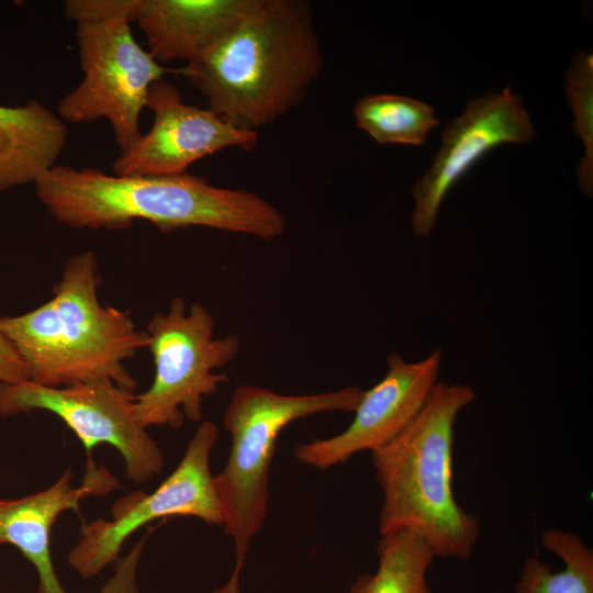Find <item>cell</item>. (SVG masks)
I'll return each instance as SVG.
<instances>
[{"instance_id":"6da1fadb","label":"cell","mask_w":593,"mask_h":593,"mask_svg":"<svg viewBox=\"0 0 593 593\" xmlns=\"http://www.w3.org/2000/svg\"><path fill=\"white\" fill-rule=\"evenodd\" d=\"M34 186L47 212L71 228L126 230L143 220L165 233L202 226L266 240L287 228L283 214L257 193L188 172L118 176L57 164Z\"/></svg>"},{"instance_id":"7a4b0ae2","label":"cell","mask_w":593,"mask_h":593,"mask_svg":"<svg viewBox=\"0 0 593 593\" xmlns=\"http://www.w3.org/2000/svg\"><path fill=\"white\" fill-rule=\"evenodd\" d=\"M323 64L309 2L254 0L230 33L180 72L205 98L206 109L258 133L303 101Z\"/></svg>"},{"instance_id":"3957f363","label":"cell","mask_w":593,"mask_h":593,"mask_svg":"<svg viewBox=\"0 0 593 593\" xmlns=\"http://www.w3.org/2000/svg\"><path fill=\"white\" fill-rule=\"evenodd\" d=\"M99 283L96 254L79 253L66 261L47 302L0 317V333L22 357L30 381L63 388L104 380L135 390L125 360L147 347V334L126 311L100 303Z\"/></svg>"},{"instance_id":"277c9868","label":"cell","mask_w":593,"mask_h":593,"mask_svg":"<svg viewBox=\"0 0 593 593\" xmlns=\"http://www.w3.org/2000/svg\"><path fill=\"white\" fill-rule=\"evenodd\" d=\"M475 400L468 384L438 381L411 423L371 451L383 494L380 536L412 530L436 557L468 559L479 539V519L457 503L452 490L454 426Z\"/></svg>"},{"instance_id":"5b68a950","label":"cell","mask_w":593,"mask_h":593,"mask_svg":"<svg viewBox=\"0 0 593 593\" xmlns=\"http://www.w3.org/2000/svg\"><path fill=\"white\" fill-rule=\"evenodd\" d=\"M362 393L356 385L301 395L251 384L234 390L223 413V425L232 438L230 457L213 482L222 526L233 540L235 566L244 567L251 540L266 519L269 467L279 434L292 422L313 414L354 412Z\"/></svg>"},{"instance_id":"8992f818","label":"cell","mask_w":593,"mask_h":593,"mask_svg":"<svg viewBox=\"0 0 593 593\" xmlns=\"http://www.w3.org/2000/svg\"><path fill=\"white\" fill-rule=\"evenodd\" d=\"M214 327L215 320L203 304L187 309L180 296L171 300L167 312L152 316L145 332L154 380L134 401V415L144 428L177 429L184 416L202 421L204 399L227 381L215 370L234 360L240 347L236 334L215 337Z\"/></svg>"},{"instance_id":"52a82bcc","label":"cell","mask_w":593,"mask_h":593,"mask_svg":"<svg viewBox=\"0 0 593 593\" xmlns=\"http://www.w3.org/2000/svg\"><path fill=\"white\" fill-rule=\"evenodd\" d=\"M217 438V426L210 421L201 422L180 462L156 490L131 492L113 503L110 519L97 518L82 524L80 537L67 556L69 566L83 580L100 574L116 561L133 533L159 518L193 516L209 525L222 526L210 469Z\"/></svg>"},{"instance_id":"ba28073f","label":"cell","mask_w":593,"mask_h":593,"mask_svg":"<svg viewBox=\"0 0 593 593\" xmlns=\"http://www.w3.org/2000/svg\"><path fill=\"white\" fill-rule=\"evenodd\" d=\"M76 36L83 78L59 100L57 114L70 123L108 120L123 153L142 135L149 89L167 69L135 41L128 23L78 24Z\"/></svg>"},{"instance_id":"9c48e42d","label":"cell","mask_w":593,"mask_h":593,"mask_svg":"<svg viewBox=\"0 0 593 593\" xmlns=\"http://www.w3.org/2000/svg\"><path fill=\"white\" fill-rule=\"evenodd\" d=\"M135 395L104 380L63 388L30 380L0 382V416L48 411L75 433L88 456L99 444H109L122 456L125 477L134 483H146L160 474L164 456L134 415Z\"/></svg>"},{"instance_id":"30bf717a","label":"cell","mask_w":593,"mask_h":593,"mask_svg":"<svg viewBox=\"0 0 593 593\" xmlns=\"http://www.w3.org/2000/svg\"><path fill=\"white\" fill-rule=\"evenodd\" d=\"M534 136L530 114L512 85L469 101L445 126L432 166L413 186L415 235L429 236L446 195L483 155L502 144L528 143Z\"/></svg>"},{"instance_id":"8fae6325","label":"cell","mask_w":593,"mask_h":593,"mask_svg":"<svg viewBox=\"0 0 593 593\" xmlns=\"http://www.w3.org/2000/svg\"><path fill=\"white\" fill-rule=\"evenodd\" d=\"M146 108L153 112L149 131L112 165L118 176H176L195 161L228 147L255 148L258 133L233 126L209 109L183 102L178 88L164 78L154 82Z\"/></svg>"},{"instance_id":"7c38bea8","label":"cell","mask_w":593,"mask_h":593,"mask_svg":"<svg viewBox=\"0 0 593 593\" xmlns=\"http://www.w3.org/2000/svg\"><path fill=\"white\" fill-rule=\"evenodd\" d=\"M441 359V348L417 362H407L398 353L390 354L387 373L363 391L350 425L333 437L295 446L296 460L323 470L357 452H371L390 443L411 423L439 381Z\"/></svg>"},{"instance_id":"4fadbf2b","label":"cell","mask_w":593,"mask_h":593,"mask_svg":"<svg viewBox=\"0 0 593 593\" xmlns=\"http://www.w3.org/2000/svg\"><path fill=\"white\" fill-rule=\"evenodd\" d=\"M67 469L49 488L19 499L0 497V544L16 547L34 566L37 593H68L61 585L51 556V530L66 511L78 512L82 500L104 496L120 488L118 479L88 456L79 486L71 485Z\"/></svg>"},{"instance_id":"5bb4252c","label":"cell","mask_w":593,"mask_h":593,"mask_svg":"<svg viewBox=\"0 0 593 593\" xmlns=\"http://www.w3.org/2000/svg\"><path fill=\"white\" fill-rule=\"evenodd\" d=\"M254 0H142L137 24L159 63L202 59L244 16Z\"/></svg>"},{"instance_id":"9a60e30c","label":"cell","mask_w":593,"mask_h":593,"mask_svg":"<svg viewBox=\"0 0 593 593\" xmlns=\"http://www.w3.org/2000/svg\"><path fill=\"white\" fill-rule=\"evenodd\" d=\"M67 139L65 122L40 101L0 105V191L35 183L57 165Z\"/></svg>"},{"instance_id":"2e32d148","label":"cell","mask_w":593,"mask_h":593,"mask_svg":"<svg viewBox=\"0 0 593 593\" xmlns=\"http://www.w3.org/2000/svg\"><path fill=\"white\" fill-rule=\"evenodd\" d=\"M377 556L376 572L359 575L348 593H433L426 573L436 556L416 533L380 536Z\"/></svg>"},{"instance_id":"e0dca14e","label":"cell","mask_w":593,"mask_h":593,"mask_svg":"<svg viewBox=\"0 0 593 593\" xmlns=\"http://www.w3.org/2000/svg\"><path fill=\"white\" fill-rule=\"evenodd\" d=\"M353 113L357 126L380 145L422 146L439 124L432 105L393 93L367 94Z\"/></svg>"},{"instance_id":"ac0fdd59","label":"cell","mask_w":593,"mask_h":593,"mask_svg":"<svg viewBox=\"0 0 593 593\" xmlns=\"http://www.w3.org/2000/svg\"><path fill=\"white\" fill-rule=\"evenodd\" d=\"M542 547L559 557L564 569L553 572L538 558H527L515 593H593V550L575 533L549 528Z\"/></svg>"},{"instance_id":"d6986e66","label":"cell","mask_w":593,"mask_h":593,"mask_svg":"<svg viewBox=\"0 0 593 593\" xmlns=\"http://www.w3.org/2000/svg\"><path fill=\"white\" fill-rule=\"evenodd\" d=\"M564 91L573 112V130L582 141L584 155L578 166L579 188L586 195L593 189V55L581 51L573 56L564 75Z\"/></svg>"},{"instance_id":"ffe728a7","label":"cell","mask_w":593,"mask_h":593,"mask_svg":"<svg viewBox=\"0 0 593 593\" xmlns=\"http://www.w3.org/2000/svg\"><path fill=\"white\" fill-rule=\"evenodd\" d=\"M142 0H67L64 14L78 24L136 22Z\"/></svg>"},{"instance_id":"44dd1931","label":"cell","mask_w":593,"mask_h":593,"mask_svg":"<svg viewBox=\"0 0 593 593\" xmlns=\"http://www.w3.org/2000/svg\"><path fill=\"white\" fill-rule=\"evenodd\" d=\"M145 542L144 538L126 555L116 559L112 575L98 593H142L138 584V568Z\"/></svg>"},{"instance_id":"7402d4cb","label":"cell","mask_w":593,"mask_h":593,"mask_svg":"<svg viewBox=\"0 0 593 593\" xmlns=\"http://www.w3.org/2000/svg\"><path fill=\"white\" fill-rule=\"evenodd\" d=\"M25 380H30L25 362L12 343L0 333V382Z\"/></svg>"},{"instance_id":"603a6c76","label":"cell","mask_w":593,"mask_h":593,"mask_svg":"<svg viewBox=\"0 0 593 593\" xmlns=\"http://www.w3.org/2000/svg\"><path fill=\"white\" fill-rule=\"evenodd\" d=\"M240 567L235 566L228 580L220 588L214 589L211 593H240L239 575Z\"/></svg>"}]
</instances>
